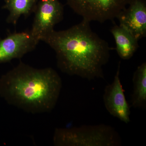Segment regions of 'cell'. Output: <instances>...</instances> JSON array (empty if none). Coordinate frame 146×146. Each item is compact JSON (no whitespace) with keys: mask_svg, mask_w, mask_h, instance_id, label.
I'll return each mask as SVG.
<instances>
[{"mask_svg":"<svg viewBox=\"0 0 146 146\" xmlns=\"http://www.w3.org/2000/svg\"><path fill=\"white\" fill-rule=\"evenodd\" d=\"M133 90L131 106L145 109L146 107V63L138 66L133 74Z\"/></svg>","mask_w":146,"mask_h":146,"instance_id":"30bf717a","label":"cell"},{"mask_svg":"<svg viewBox=\"0 0 146 146\" xmlns=\"http://www.w3.org/2000/svg\"><path fill=\"white\" fill-rule=\"evenodd\" d=\"M56 146H120L121 136L115 128L104 124L56 128L53 138Z\"/></svg>","mask_w":146,"mask_h":146,"instance_id":"3957f363","label":"cell"},{"mask_svg":"<svg viewBox=\"0 0 146 146\" xmlns=\"http://www.w3.org/2000/svg\"><path fill=\"white\" fill-rule=\"evenodd\" d=\"M120 62L112 83L106 86L103 95L105 106L112 116L125 123L130 122V106L124 94L120 79Z\"/></svg>","mask_w":146,"mask_h":146,"instance_id":"8992f818","label":"cell"},{"mask_svg":"<svg viewBox=\"0 0 146 146\" xmlns=\"http://www.w3.org/2000/svg\"><path fill=\"white\" fill-rule=\"evenodd\" d=\"M117 16L120 26L139 40L146 36V3L145 0H129Z\"/></svg>","mask_w":146,"mask_h":146,"instance_id":"ba28073f","label":"cell"},{"mask_svg":"<svg viewBox=\"0 0 146 146\" xmlns=\"http://www.w3.org/2000/svg\"><path fill=\"white\" fill-rule=\"evenodd\" d=\"M115 39L116 50L123 60H129L133 56L139 47L138 39L120 25H115L110 30Z\"/></svg>","mask_w":146,"mask_h":146,"instance_id":"9c48e42d","label":"cell"},{"mask_svg":"<svg viewBox=\"0 0 146 146\" xmlns=\"http://www.w3.org/2000/svg\"><path fill=\"white\" fill-rule=\"evenodd\" d=\"M62 86L60 76L52 68L37 69L20 61L1 78L0 94L9 104L41 114L54 108Z\"/></svg>","mask_w":146,"mask_h":146,"instance_id":"7a4b0ae2","label":"cell"},{"mask_svg":"<svg viewBox=\"0 0 146 146\" xmlns=\"http://www.w3.org/2000/svg\"><path fill=\"white\" fill-rule=\"evenodd\" d=\"M42 41L54 51L61 72L89 80L104 78L103 67L109 60L110 48L92 31L90 22L83 19L68 29L54 30Z\"/></svg>","mask_w":146,"mask_h":146,"instance_id":"6da1fadb","label":"cell"},{"mask_svg":"<svg viewBox=\"0 0 146 146\" xmlns=\"http://www.w3.org/2000/svg\"><path fill=\"white\" fill-rule=\"evenodd\" d=\"M39 42L29 31L14 33L0 39V63L21 58L33 51Z\"/></svg>","mask_w":146,"mask_h":146,"instance_id":"52a82bcc","label":"cell"},{"mask_svg":"<svg viewBox=\"0 0 146 146\" xmlns=\"http://www.w3.org/2000/svg\"><path fill=\"white\" fill-rule=\"evenodd\" d=\"M38 0H5L3 8L9 12L7 22L16 25L21 16L25 18L34 12Z\"/></svg>","mask_w":146,"mask_h":146,"instance_id":"8fae6325","label":"cell"},{"mask_svg":"<svg viewBox=\"0 0 146 146\" xmlns=\"http://www.w3.org/2000/svg\"><path fill=\"white\" fill-rule=\"evenodd\" d=\"M34 13V20L30 31L39 42L53 31L55 25L63 20L64 8L58 0H40Z\"/></svg>","mask_w":146,"mask_h":146,"instance_id":"5b68a950","label":"cell"},{"mask_svg":"<svg viewBox=\"0 0 146 146\" xmlns=\"http://www.w3.org/2000/svg\"><path fill=\"white\" fill-rule=\"evenodd\" d=\"M129 0H67V3L83 20L101 23L112 21L125 8Z\"/></svg>","mask_w":146,"mask_h":146,"instance_id":"277c9868","label":"cell"}]
</instances>
